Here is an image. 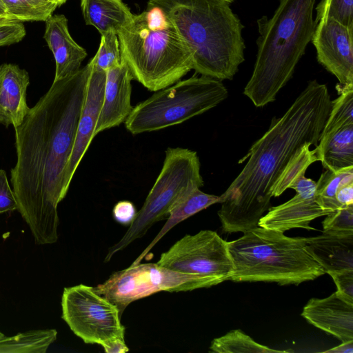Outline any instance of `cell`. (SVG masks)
Wrapping results in <instances>:
<instances>
[{
  "label": "cell",
  "mask_w": 353,
  "mask_h": 353,
  "mask_svg": "<svg viewBox=\"0 0 353 353\" xmlns=\"http://www.w3.org/2000/svg\"><path fill=\"white\" fill-rule=\"evenodd\" d=\"M174 26L192 52L196 74L232 79L244 61L245 43L238 16L223 0H149Z\"/></svg>",
  "instance_id": "3"
},
{
  "label": "cell",
  "mask_w": 353,
  "mask_h": 353,
  "mask_svg": "<svg viewBox=\"0 0 353 353\" xmlns=\"http://www.w3.org/2000/svg\"><path fill=\"white\" fill-rule=\"evenodd\" d=\"M17 210V204L4 170L0 169V214Z\"/></svg>",
  "instance_id": "33"
},
{
  "label": "cell",
  "mask_w": 353,
  "mask_h": 353,
  "mask_svg": "<svg viewBox=\"0 0 353 353\" xmlns=\"http://www.w3.org/2000/svg\"><path fill=\"white\" fill-rule=\"evenodd\" d=\"M305 240L309 252L325 273L353 270V234L323 231Z\"/></svg>",
  "instance_id": "19"
},
{
  "label": "cell",
  "mask_w": 353,
  "mask_h": 353,
  "mask_svg": "<svg viewBox=\"0 0 353 353\" xmlns=\"http://www.w3.org/2000/svg\"><path fill=\"white\" fill-rule=\"evenodd\" d=\"M137 212L134 204L128 201L118 202L112 210L115 221L123 225L130 224L133 221Z\"/></svg>",
  "instance_id": "35"
},
{
  "label": "cell",
  "mask_w": 353,
  "mask_h": 353,
  "mask_svg": "<svg viewBox=\"0 0 353 353\" xmlns=\"http://www.w3.org/2000/svg\"><path fill=\"white\" fill-rule=\"evenodd\" d=\"M157 264L181 273L214 278L221 283L228 281L234 272L228 241L208 230L185 235L161 254Z\"/></svg>",
  "instance_id": "11"
},
{
  "label": "cell",
  "mask_w": 353,
  "mask_h": 353,
  "mask_svg": "<svg viewBox=\"0 0 353 353\" xmlns=\"http://www.w3.org/2000/svg\"><path fill=\"white\" fill-rule=\"evenodd\" d=\"M57 336L54 329L34 330L0 339V353H45Z\"/></svg>",
  "instance_id": "23"
},
{
  "label": "cell",
  "mask_w": 353,
  "mask_h": 353,
  "mask_svg": "<svg viewBox=\"0 0 353 353\" xmlns=\"http://www.w3.org/2000/svg\"><path fill=\"white\" fill-rule=\"evenodd\" d=\"M203 185L196 152L179 147L168 148L161 172L142 208L123 237L109 248L104 261H109L117 252L144 236L155 223L167 219L178 203Z\"/></svg>",
  "instance_id": "8"
},
{
  "label": "cell",
  "mask_w": 353,
  "mask_h": 353,
  "mask_svg": "<svg viewBox=\"0 0 353 353\" xmlns=\"http://www.w3.org/2000/svg\"><path fill=\"white\" fill-rule=\"evenodd\" d=\"M90 61L94 68L104 72L122 63L117 34L108 32L101 35L99 49Z\"/></svg>",
  "instance_id": "29"
},
{
  "label": "cell",
  "mask_w": 353,
  "mask_h": 353,
  "mask_svg": "<svg viewBox=\"0 0 353 353\" xmlns=\"http://www.w3.org/2000/svg\"><path fill=\"white\" fill-rule=\"evenodd\" d=\"M333 279L336 292L347 301L353 303V270L329 274Z\"/></svg>",
  "instance_id": "34"
},
{
  "label": "cell",
  "mask_w": 353,
  "mask_h": 353,
  "mask_svg": "<svg viewBox=\"0 0 353 353\" xmlns=\"http://www.w3.org/2000/svg\"><path fill=\"white\" fill-rule=\"evenodd\" d=\"M310 147L305 145L290 160L272 188V196L282 194L299 175L305 173L312 163L319 161L316 149L310 150Z\"/></svg>",
  "instance_id": "27"
},
{
  "label": "cell",
  "mask_w": 353,
  "mask_h": 353,
  "mask_svg": "<svg viewBox=\"0 0 353 353\" xmlns=\"http://www.w3.org/2000/svg\"><path fill=\"white\" fill-rule=\"evenodd\" d=\"M353 28L329 17L317 23L311 41L316 57L343 85H353Z\"/></svg>",
  "instance_id": "12"
},
{
  "label": "cell",
  "mask_w": 353,
  "mask_h": 353,
  "mask_svg": "<svg viewBox=\"0 0 353 353\" xmlns=\"http://www.w3.org/2000/svg\"><path fill=\"white\" fill-rule=\"evenodd\" d=\"M316 181L299 175L290 188L296 194L289 201L268 208V212L259 219L258 226L284 232L293 228L314 229L310 223L314 219L327 215L316 200Z\"/></svg>",
  "instance_id": "13"
},
{
  "label": "cell",
  "mask_w": 353,
  "mask_h": 353,
  "mask_svg": "<svg viewBox=\"0 0 353 353\" xmlns=\"http://www.w3.org/2000/svg\"><path fill=\"white\" fill-rule=\"evenodd\" d=\"M348 182H353V166L335 172L326 169L316 182V200L320 207L329 214L341 208L336 199V192Z\"/></svg>",
  "instance_id": "24"
},
{
  "label": "cell",
  "mask_w": 353,
  "mask_h": 353,
  "mask_svg": "<svg viewBox=\"0 0 353 353\" xmlns=\"http://www.w3.org/2000/svg\"><path fill=\"white\" fill-rule=\"evenodd\" d=\"M92 69L88 79L87 92L79 117L73 148L67 163L63 181L65 194L76 170L86 152L92 139L102 105L105 82V72Z\"/></svg>",
  "instance_id": "14"
},
{
  "label": "cell",
  "mask_w": 353,
  "mask_h": 353,
  "mask_svg": "<svg viewBox=\"0 0 353 353\" xmlns=\"http://www.w3.org/2000/svg\"><path fill=\"white\" fill-rule=\"evenodd\" d=\"M103 347L106 353H125L129 351L125 339H114Z\"/></svg>",
  "instance_id": "37"
},
{
  "label": "cell",
  "mask_w": 353,
  "mask_h": 353,
  "mask_svg": "<svg viewBox=\"0 0 353 353\" xmlns=\"http://www.w3.org/2000/svg\"><path fill=\"white\" fill-rule=\"evenodd\" d=\"M323 352L353 353V340L342 342L340 345L327 350H325Z\"/></svg>",
  "instance_id": "38"
},
{
  "label": "cell",
  "mask_w": 353,
  "mask_h": 353,
  "mask_svg": "<svg viewBox=\"0 0 353 353\" xmlns=\"http://www.w3.org/2000/svg\"><path fill=\"white\" fill-rule=\"evenodd\" d=\"M80 5L85 24L94 26L101 35L117 34L134 16L123 0H81Z\"/></svg>",
  "instance_id": "21"
},
{
  "label": "cell",
  "mask_w": 353,
  "mask_h": 353,
  "mask_svg": "<svg viewBox=\"0 0 353 353\" xmlns=\"http://www.w3.org/2000/svg\"><path fill=\"white\" fill-rule=\"evenodd\" d=\"M228 247L234 265L228 281L299 285L325 274L303 237L257 226L228 241Z\"/></svg>",
  "instance_id": "6"
},
{
  "label": "cell",
  "mask_w": 353,
  "mask_h": 353,
  "mask_svg": "<svg viewBox=\"0 0 353 353\" xmlns=\"http://www.w3.org/2000/svg\"><path fill=\"white\" fill-rule=\"evenodd\" d=\"M133 77L122 63L105 72L103 97L94 137L99 132L124 123L133 109L131 104Z\"/></svg>",
  "instance_id": "15"
},
{
  "label": "cell",
  "mask_w": 353,
  "mask_h": 353,
  "mask_svg": "<svg viewBox=\"0 0 353 353\" xmlns=\"http://www.w3.org/2000/svg\"><path fill=\"white\" fill-rule=\"evenodd\" d=\"M117 37L122 61L150 91L172 85L193 69L191 49L159 7L148 5L134 14Z\"/></svg>",
  "instance_id": "5"
},
{
  "label": "cell",
  "mask_w": 353,
  "mask_h": 353,
  "mask_svg": "<svg viewBox=\"0 0 353 353\" xmlns=\"http://www.w3.org/2000/svg\"><path fill=\"white\" fill-rule=\"evenodd\" d=\"M0 16L8 17L7 15L6 8L3 6L1 0H0Z\"/></svg>",
  "instance_id": "40"
},
{
  "label": "cell",
  "mask_w": 353,
  "mask_h": 353,
  "mask_svg": "<svg viewBox=\"0 0 353 353\" xmlns=\"http://www.w3.org/2000/svg\"><path fill=\"white\" fill-rule=\"evenodd\" d=\"M57 4L58 6H61L64 4L68 0H50Z\"/></svg>",
  "instance_id": "41"
},
{
  "label": "cell",
  "mask_w": 353,
  "mask_h": 353,
  "mask_svg": "<svg viewBox=\"0 0 353 353\" xmlns=\"http://www.w3.org/2000/svg\"><path fill=\"white\" fill-rule=\"evenodd\" d=\"M331 108L327 85L314 79L281 117L272 119L239 161L248 159L241 172L219 196L218 216L224 232L243 233L258 226L290 160L305 145L317 146Z\"/></svg>",
  "instance_id": "2"
},
{
  "label": "cell",
  "mask_w": 353,
  "mask_h": 353,
  "mask_svg": "<svg viewBox=\"0 0 353 353\" xmlns=\"http://www.w3.org/2000/svg\"><path fill=\"white\" fill-rule=\"evenodd\" d=\"M339 96L332 101V108L322 132L347 124H353V85H337Z\"/></svg>",
  "instance_id": "28"
},
{
  "label": "cell",
  "mask_w": 353,
  "mask_h": 353,
  "mask_svg": "<svg viewBox=\"0 0 353 353\" xmlns=\"http://www.w3.org/2000/svg\"><path fill=\"white\" fill-rule=\"evenodd\" d=\"M228 95L221 80L207 76L179 80L133 107L124 124L132 134L181 123L216 107Z\"/></svg>",
  "instance_id": "7"
},
{
  "label": "cell",
  "mask_w": 353,
  "mask_h": 353,
  "mask_svg": "<svg viewBox=\"0 0 353 353\" xmlns=\"http://www.w3.org/2000/svg\"><path fill=\"white\" fill-rule=\"evenodd\" d=\"M45 22L43 38L54 58L57 81L78 72L88 54L71 37L63 14H52Z\"/></svg>",
  "instance_id": "17"
},
{
  "label": "cell",
  "mask_w": 353,
  "mask_h": 353,
  "mask_svg": "<svg viewBox=\"0 0 353 353\" xmlns=\"http://www.w3.org/2000/svg\"><path fill=\"white\" fill-rule=\"evenodd\" d=\"M12 21H17L9 17L0 16V24L10 22Z\"/></svg>",
  "instance_id": "39"
},
{
  "label": "cell",
  "mask_w": 353,
  "mask_h": 353,
  "mask_svg": "<svg viewBox=\"0 0 353 353\" xmlns=\"http://www.w3.org/2000/svg\"><path fill=\"white\" fill-rule=\"evenodd\" d=\"M336 199L341 208L353 205V182L341 185L336 192Z\"/></svg>",
  "instance_id": "36"
},
{
  "label": "cell",
  "mask_w": 353,
  "mask_h": 353,
  "mask_svg": "<svg viewBox=\"0 0 353 353\" xmlns=\"http://www.w3.org/2000/svg\"><path fill=\"white\" fill-rule=\"evenodd\" d=\"M322 225L323 232L353 234V205L330 212L326 215Z\"/></svg>",
  "instance_id": "31"
},
{
  "label": "cell",
  "mask_w": 353,
  "mask_h": 353,
  "mask_svg": "<svg viewBox=\"0 0 353 353\" xmlns=\"http://www.w3.org/2000/svg\"><path fill=\"white\" fill-rule=\"evenodd\" d=\"M92 65L53 81L23 121L14 128L17 163L10 181L17 210L35 242L58 239L57 205L66 196L64 172L85 101Z\"/></svg>",
  "instance_id": "1"
},
{
  "label": "cell",
  "mask_w": 353,
  "mask_h": 353,
  "mask_svg": "<svg viewBox=\"0 0 353 353\" xmlns=\"http://www.w3.org/2000/svg\"><path fill=\"white\" fill-rule=\"evenodd\" d=\"M315 10L316 23L321 18L329 17L353 28V0H321Z\"/></svg>",
  "instance_id": "30"
},
{
  "label": "cell",
  "mask_w": 353,
  "mask_h": 353,
  "mask_svg": "<svg viewBox=\"0 0 353 353\" xmlns=\"http://www.w3.org/2000/svg\"><path fill=\"white\" fill-rule=\"evenodd\" d=\"M210 352L217 353H283L292 351L270 348L256 342L240 330H234L212 340Z\"/></svg>",
  "instance_id": "25"
},
{
  "label": "cell",
  "mask_w": 353,
  "mask_h": 353,
  "mask_svg": "<svg viewBox=\"0 0 353 353\" xmlns=\"http://www.w3.org/2000/svg\"><path fill=\"white\" fill-rule=\"evenodd\" d=\"M301 316L341 342L353 340V303L336 291L326 298L310 299L303 307Z\"/></svg>",
  "instance_id": "16"
},
{
  "label": "cell",
  "mask_w": 353,
  "mask_h": 353,
  "mask_svg": "<svg viewBox=\"0 0 353 353\" xmlns=\"http://www.w3.org/2000/svg\"><path fill=\"white\" fill-rule=\"evenodd\" d=\"M315 149L325 169L335 172L353 166V124L321 132Z\"/></svg>",
  "instance_id": "20"
},
{
  "label": "cell",
  "mask_w": 353,
  "mask_h": 353,
  "mask_svg": "<svg viewBox=\"0 0 353 353\" xmlns=\"http://www.w3.org/2000/svg\"><path fill=\"white\" fill-rule=\"evenodd\" d=\"M5 335L0 331V339H1Z\"/></svg>",
  "instance_id": "43"
},
{
  "label": "cell",
  "mask_w": 353,
  "mask_h": 353,
  "mask_svg": "<svg viewBox=\"0 0 353 353\" xmlns=\"http://www.w3.org/2000/svg\"><path fill=\"white\" fill-rule=\"evenodd\" d=\"M62 319L85 343L102 347L125 339V327L117 306L83 284L65 288L61 299Z\"/></svg>",
  "instance_id": "10"
},
{
  "label": "cell",
  "mask_w": 353,
  "mask_h": 353,
  "mask_svg": "<svg viewBox=\"0 0 353 353\" xmlns=\"http://www.w3.org/2000/svg\"><path fill=\"white\" fill-rule=\"evenodd\" d=\"M28 72L13 63L0 65V124L14 128L21 125L30 110L26 91Z\"/></svg>",
  "instance_id": "18"
},
{
  "label": "cell",
  "mask_w": 353,
  "mask_h": 353,
  "mask_svg": "<svg viewBox=\"0 0 353 353\" xmlns=\"http://www.w3.org/2000/svg\"><path fill=\"white\" fill-rule=\"evenodd\" d=\"M219 201V196L205 193L200 188L192 191L171 210L163 227L132 265L141 263L153 246L176 225Z\"/></svg>",
  "instance_id": "22"
},
{
  "label": "cell",
  "mask_w": 353,
  "mask_h": 353,
  "mask_svg": "<svg viewBox=\"0 0 353 353\" xmlns=\"http://www.w3.org/2000/svg\"><path fill=\"white\" fill-rule=\"evenodd\" d=\"M270 19L257 20V54L252 76L243 94L256 107L273 102L292 78L312 38L316 0H278Z\"/></svg>",
  "instance_id": "4"
},
{
  "label": "cell",
  "mask_w": 353,
  "mask_h": 353,
  "mask_svg": "<svg viewBox=\"0 0 353 353\" xmlns=\"http://www.w3.org/2000/svg\"><path fill=\"white\" fill-rule=\"evenodd\" d=\"M23 22L12 21L0 24V47L20 42L26 36Z\"/></svg>",
  "instance_id": "32"
},
{
  "label": "cell",
  "mask_w": 353,
  "mask_h": 353,
  "mask_svg": "<svg viewBox=\"0 0 353 353\" xmlns=\"http://www.w3.org/2000/svg\"><path fill=\"white\" fill-rule=\"evenodd\" d=\"M226 2H228L229 3H232L234 0H223Z\"/></svg>",
  "instance_id": "42"
},
{
  "label": "cell",
  "mask_w": 353,
  "mask_h": 353,
  "mask_svg": "<svg viewBox=\"0 0 353 353\" xmlns=\"http://www.w3.org/2000/svg\"><path fill=\"white\" fill-rule=\"evenodd\" d=\"M7 15L15 20L46 21L57 6L50 0H1Z\"/></svg>",
  "instance_id": "26"
},
{
  "label": "cell",
  "mask_w": 353,
  "mask_h": 353,
  "mask_svg": "<svg viewBox=\"0 0 353 353\" xmlns=\"http://www.w3.org/2000/svg\"><path fill=\"white\" fill-rule=\"evenodd\" d=\"M219 283L214 278L173 271L157 263H139L114 272L94 289L115 304L121 315L132 302L157 292H187Z\"/></svg>",
  "instance_id": "9"
}]
</instances>
